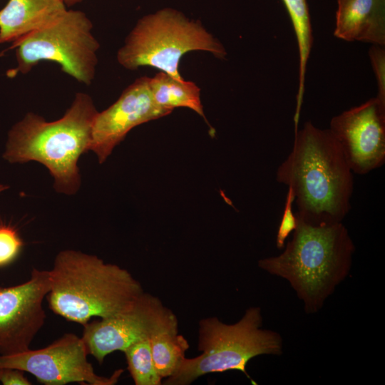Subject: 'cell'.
I'll return each instance as SVG.
<instances>
[{"label":"cell","instance_id":"1","mask_svg":"<svg viewBox=\"0 0 385 385\" xmlns=\"http://www.w3.org/2000/svg\"><path fill=\"white\" fill-rule=\"evenodd\" d=\"M353 174L329 128L308 121L295 132L292 148L277 168L276 180L292 190L297 217L318 226L342 222L348 215Z\"/></svg>","mask_w":385,"mask_h":385},{"label":"cell","instance_id":"2","mask_svg":"<svg viewBox=\"0 0 385 385\" xmlns=\"http://www.w3.org/2000/svg\"><path fill=\"white\" fill-rule=\"evenodd\" d=\"M97 113L92 98L83 92L75 95L56 120L48 122L29 112L9 130L3 158L11 164L40 163L53 177L56 192L73 195L81 185L78 162L90 150Z\"/></svg>","mask_w":385,"mask_h":385},{"label":"cell","instance_id":"3","mask_svg":"<svg viewBox=\"0 0 385 385\" xmlns=\"http://www.w3.org/2000/svg\"><path fill=\"white\" fill-rule=\"evenodd\" d=\"M297 220L284 251L260 260L258 266L286 279L305 312L315 314L348 276L355 246L342 222L315 226Z\"/></svg>","mask_w":385,"mask_h":385},{"label":"cell","instance_id":"4","mask_svg":"<svg viewBox=\"0 0 385 385\" xmlns=\"http://www.w3.org/2000/svg\"><path fill=\"white\" fill-rule=\"evenodd\" d=\"M48 274L50 309L82 326L120 312L144 292L127 270L74 250L59 252Z\"/></svg>","mask_w":385,"mask_h":385},{"label":"cell","instance_id":"5","mask_svg":"<svg viewBox=\"0 0 385 385\" xmlns=\"http://www.w3.org/2000/svg\"><path fill=\"white\" fill-rule=\"evenodd\" d=\"M261 308L251 307L234 324H225L217 317L200 320L197 349L201 354L185 358L175 373L165 379V385H189L211 373L239 371L250 379L246 366L252 358L281 355L283 341L273 330L263 329Z\"/></svg>","mask_w":385,"mask_h":385},{"label":"cell","instance_id":"6","mask_svg":"<svg viewBox=\"0 0 385 385\" xmlns=\"http://www.w3.org/2000/svg\"><path fill=\"white\" fill-rule=\"evenodd\" d=\"M192 51L211 53L224 58L222 44L197 20L182 12L164 8L140 19L117 52V61L128 70L150 66L182 81L179 63Z\"/></svg>","mask_w":385,"mask_h":385},{"label":"cell","instance_id":"7","mask_svg":"<svg viewBox=\"0 0 385 385\" xmlns=\"http://www.w3.org/2000/svg\"><path fill=\"white\" fill-rule=\"evenodd\" d=\"M93 24L79 10L67 9L56 22L11 43L16 66L8 77L26 74L41 61L58 64L63 72L89 86L96 76L100 44L92 33Z\"/></svg>","mask_w":385,"mask_h":385},{"label":"cell","instance_id":"8","mask_svg":"<svg viewBox=\"0 0 385 385\" xmlns=\"http://www.w3.org/2000/svg\"><path fill=\"white\" fill-rule=\"evenodd\" d=\"M88 355L81 337L66 333L43 348L0 355V368H15L28 372L45 385H114L118 381L123 369L115 370L109 376L98 375L88 361Z\"/></svg>","mask_w":385,"mask_h":385},{"label":"cell","instance_id":"9","mask_svg":"<svg viewBox=\"0 0 385 385\" xmlns=\"http://www.w3.org/2000/svg\"><path fill=\"white\" fill-rule=\"evenodd\" d=\"M178 322L175 314L156 296L143 292L120 312L83 325L81 338L88 354L99 364L110 354L123 351L132 344Z\"/></svg>","mask_w":385,"mask_h":385},{"label":"cell","instance_id":"10","mask_svg":"<svg viewBox=\"0 0 385 385\" xmlns=\"http://www.w3.org/2000/svg\"><path fill=\"white\" fill-rule=\"evenodd\" d=\"M48 270L34 268L21 284L0 288V355L26 351L45 323Z\"/></svg>","mask_w":385,"mask_h":385},{"label":"cell","instance_id":"11","mask_svg":"<svg viewBox=\"0 0 385 385\" xmlns=\"http://www.w3.org/2000/svg\"><path fill=\"white\" fill-rule=\"evenodd\" d=\"M329 130L353 172L366 175L385 162V103L376 97L333 117Z\"/></svg>","mask_w":385,"mask_h":385},{"label":"cell","instance_id":"12","mask_svg":"<svg viewBox=\"0 0 385 385\" xmlns=\"http://www.w3.org/2000/svg\"><path fill=\"white\" fill-rule=\"evenodd\" d=\"M154 101L150 77L135 79L108 108L97 113L91 130L90 150L103 163L135 127L171 113Z\"/></svg>","mask_w":385,"mask_h":385},{"label":"cell","instance_id":"13","mask_svg":"<svg viewBox=\"0 0 385 385\" xmlns=\"http://www.w3.org/2000/svg\"><path fill=\"white\" fill-rule=\"evenodd\" d=\"M334 34L347 41L385 44V0H337Z\"/></svg>","mask_w":385,"mask_h":385},{"label":"cell","instance_id":"14","mask_svg":"<svg viewBox=\"0 0 385 385\" xmlns=\"http://www.w3.org/2000/svg\"><path fill=\"white\" fill-rule=\"evenodd\" d=\"M66 11L63 0H9L0 10V43H13L47 27Z\"/></svg>","mask_w":385,"mask_h":385},{"label":"cell","instance_id":"15","mask_svg":"<svg viewBox=\"0 0 385 385\" xmlns=\"http://www.w3.org/2000/svg\"><path fill=\"white\" fill-rule=\"evenodd\" d=\"M153 98L160 107L172 111L175 108H188L206 120L200 99V89L192 81H179L160 71L150 78Z\"/></svg>","mask_w":385,"mask_h":385},{"label":"cell","instance_id":"16","mask_svg":"<svg viewBox=\"0 0 385 385\" xmlns=\"http://www.w3.org/2000/svg\"><path fill=\"white\" fill-rule=\"evenodd\" d=\"M155 369L162 379L173 376L185 358L188 340L178 334V322L157 331L149 337Z\"/></svg>","mask_w":385,"mask_h":385},{"label":"cell","instance_id":"17","mask_svg":"<svg viewBox=\"0 0 385 385\" xmlns=\"http://www.w3.org/2000/svg\"><path fill=\"white\" fill-rule=\"evenodd\" d=\"M292 21L299 51V83L297 93L294 123L299 121L304 92L307 64L309 57L313 37L307 0H282Z\"/></svg>","mask_w":385,"mask_h":385},{"label":"cell","instance_id":"18","mask_svg":"<svg viewBox=\"0 0 385 385\" xmlns=\"http://www.w3.org/2000/svg\"><path fill=\"white\" fill-rule=\"evenodd\" d=\"M123 352L126 359L128 370L135 385L163 384V379L155 366L149 338L132 344Z\"/></svg>","mask_w":385,"mask_h":385},{"label":"cell","instance_id":"19","mask_svg":"<svg viewBox=\"0 0 385 385\" xmlns=\"http://www.w3.org/2000/svg\"><path fill=\"white\" fill-rule=\"evenodd\" d=\"M24 242L16 230L9 225H0V268L13 262L19 255Z\"/></svg>","mask_w":385,"mask_h":385},{"label":"cell","instance_id":"20","mask_svg":"<svg viewBox=\"0 0 385 385\" xmlns=\"http://www.w3.org/2000/svg\"><path fill=\"white\" fill-rule=\"evenodd\" d=\"M293 202L292 190L288 188L284 212L276 236V246L279 250L284 248L285 240L297 227V217L292 209Z\"/></svg>","mask_w":385,"mask_h":385},{"label":"cell","instance_id":"21","mask_svg":"<svg viewBox=\"0 0 385 385\" xmlns=\"http://www.w3.org/2000/svg\"><path fill=\"white\" fill-rule=\"evenodd\" d=\"M369 55L377 83L376 98L385 103V50L382 46L373 44Z\"/></svg>","mask_w":385,"mask_h":385},{"label":"cell","instance_id":"22","mask_svg":"<svg viewBox=\"0 0 385 385\" xmlns=\"http://www.w3.org/2000/svg\"><path fill=\"white\" fill-rule=\"evenodd\" d=\"M0 382L3 385H31L32 383L25 376L24 371L9 367L0 368Z\"/></svg>","mask_w":385,"mask_h":385},{"label":"cell","instance_id":"23","mask_svg":"<svg viewBox=\"0 0 385 385\" xmlns=\"http://www.w3.org/2000/svg\"><path fill=\"white\" fill-rule=\"evenodd\" d=\"M66 6H72L83 0H63Z\"/></svg>","mask_w":385,"mask_h":385},{"label":"cell","instance_id":"24","mask_svg":"<svg viewBox=\"0 0 385 385\" xmlns=\"http://www.w3.org/2000/svg\"><path fill=\"white\" fill-rule=\"evenodd\" d=\"M9 188L8 185L0 184V194Z\"/></svg>","mask_w":385,"mask_h":385}]
</instances>
